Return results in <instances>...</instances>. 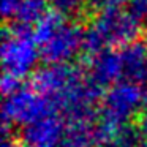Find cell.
<instances>
[{
  "label": "cell",
  "mask_w": 147,
  "mask_h": 147,
  "mask_svg": "<svg viewBox=\"0 0 147 147\" xmlns=\"http://www.w3.org/2000/svg\"><path fill=\"white\" fill-rule=\"evenodd\" d=\"M138 128H139V133L147 138V111L139 117V127Z\"/></svg>",
  "instance_id": "cell-18"
},
{
  "label": "cell",
  "mask_w": 147,
  "mask_h": 147,
  "mask_svg": "<svg viewBox=\"0 0 147 147\" xmlns=\"http://www.w3.org/2000/svg\"><path fill=\"white\" fill-rule=\"evenodd\" d=\"M41 57L40 48L33 38L32 29L14 26L5 29L2 36V65L3 74L21 79L35 70Z\"/></svg>",
  "instance_id": "cell-4"
},
{
  "label": "cell",
  "mask_w": 147,
  "mask_h": 147,
  "mask_svg": "<svg viewBox=\"0 0 147 147\" xmlns=\"http://www.w3.org/2000/svg\"><path fill=\"white\" fill-rule=\"evenodd\" d=\"M141 33V21L131 11H98L84 33V52L95 55L105 49L123 48L136 41Z\"/></svg>",
  "instance_id": "cell-3"
},
{
  "label": "cell",
  "mask_w": 147,
  "mask_h": 147,
  "mask_svg": "<svg viewBox=\"0 0 147 147\" xmlns=\"http://www.w3.org/2000/svg\"><path fill=\"white\" fill-rule=\"evenodd\" d=\"M24 147H30V146H24Z\"/></svg>",
  "instance_id": "cell-22"
},
{
  "label": "cell",
  "mask_w": 147,
  "mask_h": 147,
  "mask_svg": "<svg viewBox=\"0 0 147 147\" xmlns=\"http://www.w3.org/2000/svg\"><path fill=\"white\" fill-rule=\"evenodd\" d=\"M21 87H22L21 79H16V78L10 76V74H3V78H2V92H3L5 96L13 93V92H16Z\"/></svg>",
  "instance_id": "cell-14"
},
{
  "label": "cell",
  "mask_w": 147,
  "mask_h": 147,
  "mask_svg": "<svg viewBox=\"0 0 147 147\" xmlns=\"http://www.w3.org/2000/svg\"><path fill=\"white\" fill-rule=\"evenodd\" d=\"M130 11L141 21L147 24V0H133Z\"/></svg>",
  "instance_id": "cell-15"
},
{
  "label": "cell",
  "mask_w": 147,
  "mask_h": 147,
  "mask_svg": "<svg viewBox=\"0 0 147 147\" xmlns=\"http://www.w3.org/2000/svg\"><path fill=\"white\" fill-rule=\"evenodd\" d=\"M89 78L103 89L112 87L123 79V65H122L120 49H105L89 57Z\"/></svg>",
  "instance_id": "cell-7"
},
{
  "label": "cell",
  "mask_w": 147,
  "mask_h": 147,
  "mask_svg": "<svg viewBox=\"0 0 147 147\" xmlns=\"http://www.w3.org/2000/svg\"><path fill=\"white\" fill-rule=\"evenodd\" d=\"M21 0H2V14L7 21H13Z\"/></svg>",
  "instance_id": "cell-16"
},
{
  "label": "cell",
  "mask_w": 147,
  "mask_h": 147,
  "mask_svg": "<svg viewBox=\"0 0 147 147\" xmlns=\"http://www.w3.org/2000/svg\"><path fill=\"white\" fill-rule=\"evenodd\" d=\"M54 114H57V108L48 96L38 93L33 87L22 86L5 96L2 106V128L10 130L14 125L26 128Z\"/></svg>",
  "instance_id": "cell-5"
},
{
  "label": "cell",
  "mask_w": 147,
  "mask_h": 147,
  "mask_svg": "<svg viewBox=\"0 0 147 147\" xmlns=\"http://www.w3.org/2000/svg\"><path fill=\"white\" fill-rule=\"evenodd\" d=\"M33 38L48 65L68 63L79 51H84V30L65 16L48 11L32 29Z\"/></svg>",
  "instance_id": "cell-2"
},
{
  "label": "cell",
  "mask_w": 147,
  "mask_h": 147,
  "mask_svg": "<svg viewBox=\"0 0 147 147\" xmlns=\"http://www.w3.org/2000/svg\"><path fill=\"white\" fill-rule=\"evenodd\" d=\"M144 105V89L139 84L120 81L103 95L98 122L93 125L95 142L106 146L115 141L131 117Z\"/></svg>",
  "instance_id": "cell-1"
},
{
  "label": "cell",
  "mask_w": 147,
  "mask_h": 147,
  "mask_svg": "<svg viewBox=\"0 0 147 147\" xmlns=\"http://www.w3.org/2000/svg\"><path fill=\"white\" fill-rule=\"evenodd\" d=\"M144 105L147 106V84H146V87H144Z\"/></svg>",
  "instance_id": "cell-20"
},
{
  "label": "cell",
  "mask_w": 147,
  "mask_h": 147,
  "mask_svg": "<svg viewBox=\"0 0 147 147\" xmlns=\"http://www.w3.org/2000/svg\"><path fill=\"white\" fill-rule=\"evenodd\" d=\"M123 79L134 84H147V41H133L120 48Z\"/></svg>",
  "instance_id": "cell-9"
},
{
  "label": "cell",
  "mask_w": 147,
  "mask_h": 147,
  "mask_svg": "<svg viewBox=\"0 0 147 147\" xmlns=\"http://www.w3.org/2000/svg\"><path fill=\"white\" fill-rule=\"evenodd\" d=\"M138 147H147V141H144V142H141Z\"/></svg>",
  "instance_id": "cell-21"
},
{
  "label": "cell",
  "mask_w": 147,
  "mask_h": 147,
  "mask_svg": "<svg viewBox=\"0 0 147 147\" xmlns=\"http://www.w3.org/2000/svg\"><path fill=\"white\" fill-rule=\"evenodd\" d=\"M48 0H21L13 18V24L33 29V26L48 13Z\"/></svg>",
  "instance_id": "cell-10"
},
{
  "label": "cell",
  "mask_w": 147,
  "mask_h": 147,
  "mask_svg": "<svg viewBox=\"0 0 147 147\" xmlns=\"http://www.w3.org/2000/svg\"><path fill=\"white\" fill-rule=\"evenodd\" d=\"M133 0H90V5L96 11H105V10H122L125 5L130 3Z\"/></svg>",
  "instance_id": "cell-13"
},
{
  "label": "cell",
  "mask_w": 147,
  "mask_h": 147,
  "mask_svg": "<svg viewBox=\"0 0 147 147\" xmlns=\"http://www.w3.org/2000/svg\"><path fill=\"white\" fill-rule=\"evenodd\" d=\"M86 74L79 68L70 63L63 65H48L35 71L32 78V87L38 93L48 96L52 103H57L73 86H76Z\"/></svg>",
  "instance_id": "cell-6"
},
{
  "label": "cell",
  "mask_w": 147,
  "mask_h": 147,
  "mask_svg": "<svg viewBox=\"0 0 147 147\" xmlns=\"http://www.w3.org/2000/svg\"><path fill=\"white\" fill-rule=\"evenodd\" d=\"M48 3L52 11L67 18L81 13L90 3V0H48Z\"/></svg>",
  "instance_id": "cell-12"
},
{
  "label": "cell",
  "mask_w": 147,
  "mask_h": 147,
  "mask_svg": "<svg viewBox=\"0 0 147 147\" xmlns=\"http://www.w3.org/2000/svg\"><path fill=\"white\" fill-rule=\"evenodd\" d=\"M95 142L93 125L90 123H67V133L60 147H92Z\"/></svg>",
  "instance_id": "cell-11"
},
{
  "label": "cell",
  "mask_w": 147,
  "mask_h": 147,
  "mask_svg": "<svg viewBox=\"0 0 147 147\" xmlns=\"http://www.w3.org/2000/svg\"><path fill=\"white\" fill-rule=\"evenodd\" d=\"M101 147H122V146L117 142H111V144H106V146H101Z\"/></svg>",
  "instance_id": "cell-19"
},
{
  "label": "cell",
  "mask_w": 147,
  "mask_h": 147,
  "mask_svg": "<svg viewBox=\"0 0 147 147\" xmlns=\"http://www.w3.org/2000/svg\"><path fill=\"white\" fill-rule=\"evenodd\" d=\"M67 133V125L59 114L49 115L22 130L26 146L30 147H60Z\"/></svg>",
  "instance_id": "cell-8"
},
{
  "label": "cell",
  "mask_w": 147,
  "mask_h": 147,
  "mask_svg": "<svg viewBox=\"0 0 147 147\" xmlns=\"http://www.w3.org/2000/svg\"><path fill=\"white\" fill-rule=\"evenodd\" d=\"M0 147H21V146L10 136V133H3V139H2Z\"/></svg>",
  "instance_id": "cell-17"
}]
</instances>
